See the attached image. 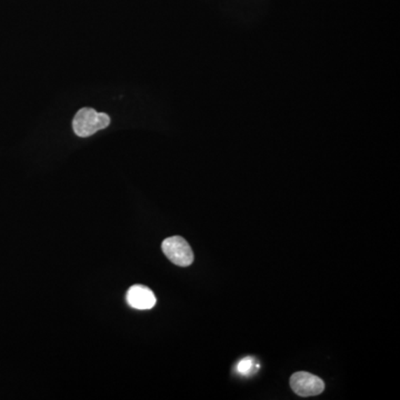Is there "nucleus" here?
Masks as SVG:
<instances>
[{"instance_id": "nucleus-1", "label": "nucleus", "mask_w": 400, "mask_h": 400, "mask_svg": "<svg viewBox=\"0 0 400 400\" xmlns=\"http://www.w3.org/2000/svg\"><path fill=\"white\" fill-rule=\"evenodd\" d=\"M111 125V117L92 108H83L73 120L74 132L79 137H89Z\"/></svg>"}, {"instance_id": "nucleus-2", "label": "nucleus", "mask_w": 400, "mask_h": 400, "mask_svg": "<svg viewBox=\"0 0 400 400\" xmlns=\"http://www.w3.org/2000/svg\"><path fill=\"white\" fill-rule=\"evenodd\" d=\"M161 248L166 257L177 266L187 267L193 263V249L183 237L174 236L167 238L163 242Z\"/></svg>"}, {"instance_id": "nucleus-3", "label": "nucleus", "mask_w": 400, "mask_h": 400, "mask_svg": "<svg viewBox=\"0 0 400 400\" xmlns=\"http://www.w3.org/2000/svg\"><path fill=\"white\" fill-rule=\"evenodd\" d=\"M290 386L294 392L301 397L317 396L325 389V382L319 377L306 371L294 373L290 378Z\"/></svg>"}, {"instance_id": "nucleus-4", "label": "nucleus", "mask_w": 400, "mask_h": 400, "mask_svg": "<svg viewBox=\"0 0 400 400\" xmlns=\"http://www.w3.org/2000/svg\"><path fill=\"white\" fill-rule=\"evenodd\" d=\"M129 306L139 310L151 309L156 305V296L148 287L142 285H135L129 288L126 296Z\"/></svg>"}, {"instance_id": "nucleus-5", "label": "nucleus", "mask_w": 400, "mask_h": 400, "mask_svg": "<svg viewBox=\"0 0 400 400\" xmlns=\"http://www.w3.org/2000/svg\"><path fill=\"white\" fill-rule=\"evenodd\" d=\"M259 366L256 364L255 359L251 357L244 358L237 365V371L244 376H250L258 371Z\"/></svg>"}]
</instances>
